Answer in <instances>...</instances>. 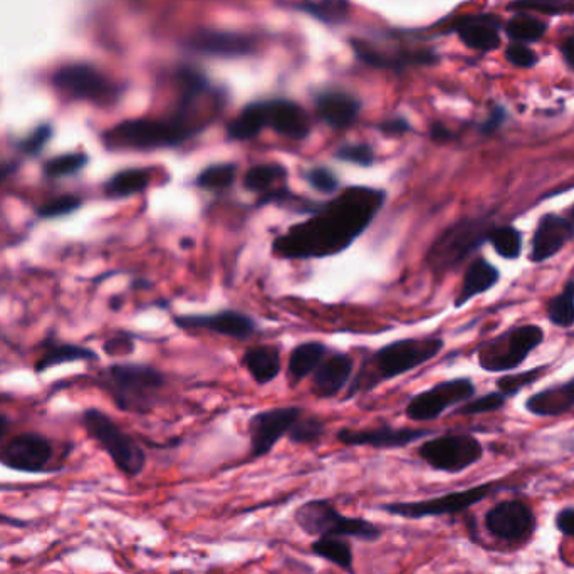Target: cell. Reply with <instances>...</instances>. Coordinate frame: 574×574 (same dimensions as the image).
<instances>
[{"mask_svg": "<svg viewBox=\"0 0 574 574\" xmlns=\"http://www.w3.org/2000/svg\"><path fill=\"white\" fill-rule=\"evenodd\" d=\"M387 204L383 188L351 185L334 199L318 204L303 222L272 241V254L286 261L326 259L345 252Z\"/></svg>", "mask_w": 574, "mask_h": 574, "instance_id": "cell-1", "label": "cell"}, {"mask_svg": "<svg viewBox=\"0 0 574 574\" xmlns=\"http://www.w3.org/2000/svg\"><path fill=\"white\" fill-rule=\"evenodd\" d=\"M204 130V126L180 111L167 120H126L103 136L106 147L115 152H153L175 148Z\"/></svg>", "mask_w": 574, "mask_h": 574, "instance_id": "cell-2", "label": "cell"}, {"mask_svg": "<svg viewBox=\"0 0 574 574\" xmlns=\"http://www.w3.org/2000/svg\"><path fill=\"white\" fill-rule=\"evenodd\" d=\"M98 385L121 412L145 415L160 402L167 376L153 366L116 363L101 371Z\"/></svg>", "mask_w": 574, "mask_h": 574, "instance_id": "cell-3", "label": "cell"}, {"mask_svg": "<svg viewBox=\"0 0 574 574\" xmlns=\"http://www.w3.org/2000/svg\"><path fill=\"white\" fill-rule=\"evenodd\" d=\"M492 227L491 217H470L449 225L427 251L428 269L437 276L455 271L486 244Z\"/></svg>", "mask_w": 574, "mask_h": 574, "instance_id": "cell-4", "label": "cell"}, {"mask_svg": "<svg viewBox=\"0 0 574 574\" xmlns=\"http://www.w3.org/2000/svg\"><path fill=\"white\" fill-rule=\"evenodd\" d=\"M293 517L298 528L311 538L334 536L356 539L363 543H376L383 534L375 522L368 521L365 517L346 516L328 499H311L304 502L294 511Z\"/></svg>", "mask_w": 574, "mask_h": 574, "instance_id": "cell-5", "label": "cell"}, {"mask_svg": "<svg viewBox=\"0 0 574 574\" xmlns=\"http://www.w3.org/2000/svg\"><path fill=\"white\" fill-rule=\"evenodd\" d=\"M83 425L89 437L110 455L116 469L126 477H138L147 467V454L131 435L116 425L113 418L98 408L83 413Z\"/></svg>", "mask_w": 574, "mask_h": 574, "instance_id": "cell-6", "label": "cell"}, {"mask_svg": "<svg viewBox=\"0 0 574 574\" xmlns=\"http://www.w3.org/2000/svg\"><path fill=\"white\" fill-rule=\"evenodd\" d=\"M544 338V329L538 324H517L479 346L477 361L487 373L516 370L543 345Z\"/></svg>", "mask_w": 574, "mask_h": 574, "instance_id": "cell-7", "label": "cell"}, {"mask_svg": "<svg viewBox=\"0 0 574 574\" xmlns=\"http://www.w3.org/2000/svg\"><path fill=\"white\" fill-rule=\"evenodd\" d=\"M418 455L430 469L460 474L484 457V447L474 435L445 434L425 440L418 447Z\"/></svg>", "mask_w": 574, "mask_h": 574, "instance_id": "cell-8", "label": "cell"}, {"mask_svg": "<svg viewBox=\"0 0 574 574\" xmlns=\"http://www.w3.org/2000/svg\"><path fill=\"white\" fill-rule=\"evenodd\" d=\"M442 338H408L383 346L375 353L378 381H388L417 370L434 360L444 350Z\"/></svg>", "mask_w": 574, "mask_h": 574, "instance_id": "cell-9", "label": "cell"}, {"mask_svg": "<svg viewBox=\"0 0 574 574\" xmlns=\"http://www.w3.org/2000/svg\"><path fill=\"white\" fill-rule=\"evenodd\" d=\"M494 489H496L494 484H484V486L449 492L444 496L430 497L422 501L388 502L378 509L388 516L403 517V519H412V521L425 519V517L452 516L484 501Z\"/></svg>", "mask_w": 574, "mask_h": 574, "instance_id": "cell-10", "label": "cell"}, {"mask_svg": "<svg viewBox=\"0 0 574 574\" xmlns=\"http://www.w3.org/2000/svg\"><path fill=\"white\" fill-rule=\"evenodd\" d=\"M474 395L475 385L470 378L440 381L434 387L410 398L405 408V415L412 422H434L449 408L469 402Z\"/></svg>", "mask_w": 574, "mask_h": 574, "instance_id": "cell-11", "label": "cell"}, {"mask_svg": "<svg viewBox=\"0 0 574 574\" xmlns=\"http://www.w3.org/2000/svg\"><path fill=\"white\" fill-rule=\"evenodd\" d=\"M303 415L301 407H277L257 412L249 420V440L254 459L266 457L272 449L287 437L294 423Z\"/></svg>", "mask_w": 574, "mask_h": 574, "instance_id": "cell-12", "label": "cell"}, {"mask_svg": "<svg viewBox=\"0 0 574 574\" xmlns=\"http://www.w3.org/2000/svg\"><path fill=\"white\" fill-rule=\"evenodd\" d=\"M432 435L425 428L390 427L381 425L375 428H341L336 439L348 447H370L376 450L403 449L418 440Z\"/></svg>", "mask_w": 574, "mask_h": 574, "instance_id": "cell-13", "label": "cell"}, {"mask_svg": "<svg viewBox=\"0 0 574 574\" xmlns=\"http://www.w3.org/2000/svg\"><path fill=\"white\" fill-rule=\"evenodd\" d=\"M173 323L185 331H210L241 341L249 340L257 331L256 321L237 309H222L214 314L175 316Z\"/></svg>", "mask_w": 574, "mask_h": 574, "instance_id": "cell-14", "label": "cell"}, {"mask_svg": "<svg viewBox=\"0 0 574 574\" xmlns=\"http://www.w3.org/2000/svg\"><path fill=\"white\" fill-rule=\"evenodd\" d=\"M56 84L61 91L76 100L91 101L98 105H108L118 94L110 79L89 66L64 69L63 73L58 74Z\"/></svg>", "mask_w": 574, "mask_h": 574, "instance_id": "cell-15", "label": "cell"}, {"mask_svg": "<svg viewBox=\"0 0 574 574\" xmlns=\"http://www.w3.org/2000/svg\"><path fill=\"white\" fill-rule=\"evenodd\" d=\"M187 47L194 53L209 56V58L239 59L256 54V37L247 36L242 32L204 31L195 32L187 41Z\"/></svg>", "mask_w": 574, "mask_h": 574, "instance_id": "cell-16", "label": "cell"}, {"mask_svg": "<svg viewBox=\"0 0 574 574\" xmlns=\"http://www.w3.org/2000/svg\"><path fill=\"white\" fill-rule=\"evenodd\" d=\"M536 519L533 509L521 501H506L486 514V528L496 538L521 543L533 534Z\"/></svg>", "mask_w": 574, "mask_h": 574, "instance_id": "cell-17", "label": "cell"}, {"mask_svg": "<svg viewBox=\"0 0 574 574\" xmlns=\"http://www.w3.org/2000/svg\"><path fill=\"white\" fill-rule=\"evenodd\" d=\"M51 459L53 445L39 434L17 435L0 455V462L6 467L27 474L44 472Z\"/></svg>", "mask_w": 574, "mask_h": 574, "instance_id": "cell-18", "label": "cell"}, {"mask_svg": "<svg viewBox=\"0 0 574 574\" xmlns=\"http://www.w3.org/2000/svg\"><path fill=\"white\" fill-rule=\"evenodd\" d=\"M573 239L574 224L571 220L564 219L561 215L553 214V212L541 215L536 230H534L533 241H531L529 262L543 264V262L553 259Z\"/></svg>", "mask_w": 574, "mask_h": 574, "instance_id": "cell-19", "label": "cell"}, {"mask_svg": "<svg viewBox=\"0 0 574 574\" xmlns=\"http://www.w3.org/2000/svg\"><path fill=\"white\" fill-rule=\"evenodd\" d=\"M267 126L277 135L291 141H303L311 133V120L308 113L291 100L277 98L266 101Z\"/></svg>", "mask_w": 574, "mask_h": 574, "instance_id": "cell-20", "label": "cell"}, {"mask_svg": "<svg viewBox=\"0 0 574 574\" xmlns=\"http://www.w3.org/2000/svg\"><path fill=\"white\" fill-rule=\"evenodd\" d=\"M360 113V100L345 91L329 89L316 98V115L334 130H346L355 125Z\"/></svg>", "mask_w": 574, "mask_h": 574, "instance_id": "cell-21", "label": "cell"}, {"mask_svg": "<svg viewBox=\"0 0 574 574\" xmlns=\"http://www.w3.org/2000/svg\"><path fill=\"white\" fill-rule=\"evenodd\" d=\"M355 370L351 356L345 353L326 356V360L314 371L313 392L321 398H333L348 385Z\"/></svg>", "mask_w": 574, "mask_h": 574, "instance_id": "cell-22", "label": "cell"}, {"mask_svg": "<svg viewBox=\"0 0 574 574\" xmlns=\"http://www.w3.org/2000/svg\"><path fill=\"white\" fill-rule=\"evenodd\" d=\"M524 407L534 417H559L574 410V376L528 397Z\"/></svg>", "mask_w": 574, "mask_h": 574, "instance_id": "cell-23", "label": "cell"}, {"mask_svg": "<svg viewBox=\"0 0 574 574\" xmlns=\"http://www.w3.org/2000/svg\"><path fill=\"white\" fill-rule=\"evenodd\" d=\"M499 281H501V271L484 257H477L470 262L465 271L459 294L455 296V308H464L465 304H469L472 299L489 293L492 287L499 284Z\"/></svg>", "mask_w": 574, "mask_h": 574, "instance_id": "cell-24", "label": "cell"}, {"mask_svg": "<svg viewBox=\"0 0 574 574\" xmlns=\"http://www.w3.org/2000/svg\"><path fill=\"white\" fill-rule=\"evenodd\" d=\"M465 46L475 51H492L499 46V32H497V19L491 16H465L460 17L452 24Z\"/></svg>", "mask_w": 574, "mask_h": 574, "instance_id": "cell-25", "label": "cell"}, {"mask_svg": "<svg viewBox=\"0 0 574 574\" xmlns=\"http://www.w3.org/2000/svg\"><path fill=\"white\" fill-rule=\"evenodd\" d=\"M242 365L257 385H269L281 373V351L277 346H251L242 356Z\"/></svg>", "mask_w": 574, "mask_h": 574, "instance_id": "cell-26", "label": "cell"}, {"mask_svg": "<svg viewBox=\"0 0 574 574\" xmlns=\"http://www.w3.org/2000/svg\"><path fill=\"white\" fill-rule=\"evenodd\" d=\"M326 356H328V346L321 341H308V343L296 346L287 361L289 380L298 383L314 375V371L318 370L319 365L326 360Z\"/></svg>", "mask_w": 574, "mask_h": 574, "instance_id": "cell-27", "label": "cell"}, {"mask_svg": "<svg viewBox=\"0 0 574 574\" xmlns=\"http://www.w3.org/2000/svg\"><path fill=\"white\" fill-rule=\"evenodd\" d=\"M100 356L96 351L89 350L86 346L73 345V343H58V341H47L42 345V355L36 363V373L56 368L64 363H74V361H96Z\"/></svg>", "mask_w": 574, "mask_h": 574, "instance_id": "cell-28", "label": "cell"}, {"mask_svg": "<svg viewBox=\"0 0 574 574\" xmlns=\"http://www.w3.org/2000/svg\"><path fill=\"white\" fill-rule=\"evenodd\" d=\"M266 128H269L266 101H256L247 105L234 120L230 121L227 125V138L232 141L254 140Z\"/></svg>", "mask_w": 574, "mask_h": 574, "instance_id": "cell-29", "label": "cell"}, {"mask_svg": "<svg viewBox=\"0 0 574 574\" xmlns=\"http://www.w3.org/2000/svg\"><path fill=\"white\" fill-rule=\"evenodd\" d=\"M152 175V168L121 170L105 183V195L108 199H126L143 194L152 183Z\"/></svg>", "mask_w": 574, "mask_h": 574, "instance_id": "cell-30", "label": "cell"}, {"mask_svg": "<svg viewBox=\"0 0 574 574\" xmlns=\"http://www.w3.org/2000/svg\"><path fill=\"white\" fill-rule=\"evenodd\" d=\"M311 553L318 558L326 559L346 573L355 574V554L348 538H334V536L316 538L311 544Z\"/></svg>", "mask_w": 574, "mask_h": 574, "instance_id": "cell-31", "label": "cell"}, {"mask_svg": "<svg viewBox=\"0 0 574 574\" xmlns=\"http://www.w3.org/2000/svg\"><path fill=\"white\" fill-rule=\"evenodd\" d=\"M287 175L289 172L281 163L254 165L244 175V188L251 194H267L277 188V183L286 180Z\"/></svg>", "mask_w": 574, "mask_h": 574, "instance_id": "cell-32", "label": "cell"}, {"mask_svg": "<svg viewBox=\"0 0 574 574\" xmlns=\"http://www.w3.org/2000/svg\"><path fill=\"white\" fill-rule=\"evenodd\" d=\"M546 316L549 323L558 328L569 329L574 326V279H568L563 291L549 299L546 304Z\"/></svg>", "mask_w": 574, "mask_h": 574, "instance_id": "cell-33", "label": "cell"}, {"mask_svg": "<svg viewBox=\"0 0 574 574\" xmlns=\"http://www.w3.org/2000/svg\"><path fill=\"white\" fill-rule=\"evenodd\" d=\"M487 242L491 244L492 249L497 256L506 259V261H517L522 254V234L521 230L516 229L514 225H494Z\"/></svg>", "mask_w": 574, "mask_h": 574, "instance_id": "cell-34", "label": "cell"}, {"mask_svg": "<svg viewBox=\"0 0 574 574\" xmlns=\"http://www.w3.org/2000/svg\"><path fill=\"white\" fill-rule=\"evenodd\" d=\"M237 180V165L235 163H215L204 168L195 178V185L205 192H225L234 187Z\"/></svg>", "mask_w": 574, "mask_h": 574, "instance_id": "cell-35", "label": "cell"}, {"mask_svg": "<svg viewBox=\"0 0 574 574\" xmlns=\"http://www.w3.org/2000/svg\"><path fill=\"white\" fill-rule=\"evenodd\" d=\"M88 165V155L84 153H66L59 157L51 158L44 163L42 173L49 180H59V178L71 177L81 172Z\"/></svg>", "mask_w": 574, "mask_h": 574, "instance_id": "cell-36", "label": "cell"}, {"mask_svg": "<svg viewBox=\"0 0 574 574\" xmlns=\"http://www.w3.org/2000/svg\"><path fill=\"white\" fill-rule=\"evenodd\" d=\"M301 9L326 24H340L348 17L346 0H306Z\"/></svg>", "mask_w": 574, "mask_h": 574, "instance_id": "cell-37", "label": "cell"}, {"mask_svg": "<svg viewBox=\"0 0 574 574\" xmlns=\"http://www.w3.org/2000/svg\"><path fill=\"white\" fill-rule=\"evenodd\" d=\"M326 434V423L318 417H301L289 430L287 439L296 445H314L323 439Z\"/></svg>", "mask_w": 574, "mask_h": 574, "instance_id": "cell-38", "label": "cell"}, {"mask_svg": "<svg viewBox=\"0 0 574 574\" xmlns=\"http://www.w3.org/2000/svg\"><path fill=\"white\" fill-rule=\"evenodd\" d=\"M548 368L549 366L543 365L533 370L514 373V375L501 376L497 381V390L507 398L516 397L517 393L522 392L524 388L531 387L539 378H543Z\"/></svg>", "mask_w": 574, "mask_h": 574, "instance_id": "cell-39", "label": "cell"}, {"mask_svg": "<svg viewBox=\"0 0 574 574\" xmlns=\"http://www.w3.org/2000/svg\"><path fill=\"white\" fill-rule=\"evenodd\" d=\"M544 32H546V26L543 22L529 16L514 17L507 26L509 37L519 42L539 41L544 36Z\"/></svg>", "mask_w": 574, "mask_h": 574, "instance_id": "cell-40", "label": "cell"}, {"mask_svg": "<svg viewBox=\"0 0 574 574\" xmlns=\"http://www.w3.org/2000/svg\"><path fill=\"white\" fill-rule=\"evenodd\" d=\"M81 207H83V199L79 195H59L56 199H51L46 204H42L37 209V215L44 220L59 219V217L74 214Z\"/></svg>", "mask_w": 574, "mask_h": 574, "instance_id": "cell-41", "label": "cell"}, {"mask_svg": "<svg viewBox=\"0 0 574 574\" xmlns=\"http://www.w3.org/2000/svg\"><path fill=\"white\" fill-rule=\"evenodd\" d=\"M507 397L499 390L489 392L482 397L470 398L469 402L462 403L457 415H484V413L499 412L506 405Z\"/></svg>", "mask_w": 574, "mask_h": 574, "instance_id": "cell-42", "label": "cell"}, {"mask_svg": "<svg viewBox=\"0 0 574 574\" xmlns=\"http://www.w3.org/2000/svg\"><path fill=\"white\" fill-rule=\"evenodd\" d=\"M511 9L516 11H536L541 14H573L574 0H516L511 4Z\"/></svg>", "mask_w": 574, "mask_h": 574, "instance_id": "cell-43", "label": "cell"}, {"mask_svg": "<svg viewBox=\"0 0 574 574\" xmlns=\"http://www.w3.org/2000/svg\"><path fill=\"white\" fill-rule=\"evenodd\" d=\"M304 180L319 194L331 195L340 190L338 175L331 168L323 167V165L309 168L308 172H304Z\"/></svg>", "mask_w": 574, "mask_h": 574, "instance_id": "cell-44", "label": "cell"}, {"mask_svg": "<svg viewBox=\"0 0 574 574\" xmlns=\"http://www.w3.org/2000/svg\"><path fill=\"white\" fill-rule=\"evenodd\" d=\"M336 158L346 163H355L360 167H373L376 162V153L368 143H351L338 148Z\"/></svg>", "mask_w": 574, "mask_h": 574, "instance_id": "cell-45", "label": "cell"}, {"mask_svg": "<svg viewBox=\"0 0 574 574\" xmlns=\"http://www.w3.org/2000/svg\"><path fill=\"white\" fill-rule=\"evenodd\" d=\"M506 58L509 63L514 64L517 68H531L536 63V56L533 51H529L528 47L522 44H512L506 49Z\"/></svg>", "mask_w": 574, "mask_h": 574, "instance_id": "cell-46", "label": "cell"}, {"mask_svg": "<svg viewBox=\"0 0 574 574\" xmlns=\"http://www.w3.org/2000/svg\"><path fill=\"white\" fill-rule=\"evenodd\" d=\"M412 130V126L405 118H390V120L383 121L380 125V131L383 135L387 136H402L408 131Z\"/></svg>", "mask_w": 574, "mask_h": 574, "instance_id": "cell-47", "label": "cell"}, {"mask_svg": "<svg viewBox=\"0 0 574 574\" xmlns=\"http://www.w3.org/2000/svg\"><path fill=\"white\" fill-rule=\"evenodd\" d=\"M49 135H51L49 128H41V130L37 131L36 135L24 141L22 152L27 153V155H37V153H41L42 148H44V145L47 143Z\"/></svg>", "mask_w": 574, "mask_h": 574, "instance_id": "cell-48", "label": "cell"}, {"mask_svg": "<svg viewBox=\"0 0 574 574\" xmlns=\"http://www.w3.org/2000/svg\"><path fill=\"white\" fill-rule=\"evenodd\" d=\"M556 528L566 536H574V507H566L558 512Z\"/></svg>", "mask_w": 574, "mask_h": 574, "instance_id": "cell-49", "label": "cell"}, {"mask_svg": "<svg viewBox=\"0 0 574 574\" xmlns=\"http://www.w3.org/2000/svg\"><path fill=\"white\" fill-rule=\"evenodd\" d=\"M105 350L111 356L126 355V353L135 350V345H133V341L128 336H121V338L108 341L105 345Z\"/></svg>", "mask_w": 574, "mask_h": 574, "instance_id": "cell-50", "label": "cell"}, {"mask_svg": "<svg viewBox=\"0 0 574 574\" xmlns=\"http://www.w3.org/2000/svg\"><path fill=\"white\" fill-rule=\"evenodd\" d=\"M504 121H506V111L502 110V108H496V110L492 111L491 115H489L486 123L481 125V131L484 135H491V133L501 128Z\"/></svg>", "mask_w": 574, "mask_h": 574, "instance_id": "cell-51", "label": "cell"}, {"mask_svg": "<svg viewBox=\"0 0 574 574\" xmlns=\"http://www.w3.org/2000/svg\"><path fill=\"white\" fill-rule=\"evenodd\" d=\"M430 138L434 141H439V143H445V141H450L454 138V133L442 123H434V125L430 126Z\"/></svg>", "mask_w": 574, "mask_h": 574, "instance_id": "cell-52", "label": "cell"}, {"mask_svg": "<svg viewBox=\"0 0 574 574\" xmlns=\"http://www.w3.org/2000/svg\"><path fill=\"white\" fill-rule=\"evenodd\" d=\"M561 51H563L564 59L568 61L569 66L574 68V37H569L564 41Z\"/></svg>", "mask_w": 574, "mask_h": 574, "instance_id": "cell-53", "label": "cell"}, {"mask_svg": "<svg viewBox=\"0 0 574 574\" xmlns=\"http://www.w3.org/2000/svg\"><path fill=\"white\" fill-rule=\"evenodd\" d=\"M17 170V163L7 162V163H0V185L6 182L7 178L14 175Z\"/></svg>", "mask_w": 574, "mask_h": 574, "instance_id": "cell-54", "label": "cell"}, {"mask_svg": "<svg viewBox=\"0 0 574 574\" xmlns=\"http://www.w3.org/2000/svg\"><path fill=\"white\" fill-rule=\"evenodd\" d=\"M9 428H11V418L0 413V440L6 437L7 432H9Z\"/></svg>", "mask_w": 574, "mask_h": 574, "instance_id": "cell-55", "label": "cell"}, {"mask_svg": "<svg viewBox=\"0 0 574 574\" xmlns=\"http://www.w3.org/2000/svg\"><path fill=\"white\" fill-rule=\"evenodd\" d=\"M569 220H571V222H573V224H574V205H573V207H571V219H569Z\"/></svg>", "mask_w": 574, "mask_h": 574, "instance_id": "cell-56", "label": "cell"}]
</instances>
